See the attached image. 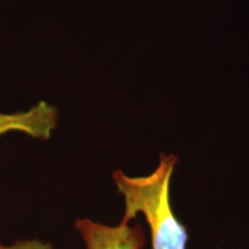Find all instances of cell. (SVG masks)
<instances>
[{"label": "cell", "mask_w": 249, "mask_h": 249, "mask_svg": "<svg viewBox=\"0 0 249 249\" xmlns=\"http://www.w3.org/2000/svg\"><path fill=\"white\" fill-rule=\"evenodd\" d=\"M178 157L160 155V162L151 175L128 177L123 171L113 174L118 192L124 196V213L121 223H130L142 213L151 231V249H186L187 232L173 213L170 183Z\"/></svg>", "instance_id": "6da1fadb"}, {"label": "cell", "mask_w": 249, "mask_h": 249, "mask_svg": "<svg viewBox=\"0 0 249 249\" xmlns=\"http://www.w3.org/2000/svg\"><path fill=\"white\" fill-rule=\"evenodd\" d=\"M0 249H54L50 243L39 239L18 240L11 245L0 244Z\"/></svg>", "instance_id": "277c9868"}, {"label": "cell", "mask_w": 249, "mask_h": 249, "mask_svg": "<svg viewBox=\"0 0 249 249\" xmlns=\"http://www.w3.org/2000/svg\"><path fill=\"white\" fill-rule=\"evenodd\" d=\"M74 226L86 249H142L145 246V232L141 224L120 223L110 226L89 219H77Z\"/></svg>", "instance_id": "7a4b0ae2"}, {"label": "cell", "mask_w": 249, "mask_h": 249, "mask_svg": "<svg viewBox=\"0 0 249 249\" xmlns=\"http://www.w3.org/2000/svg\"><path fill=\"white\" fill-rule=\"evenodd\" d=\"M58 123V112L46 102H39L28 111L5 114L0 112V136L18 131L28 136L48 141Z\"/></svg>", "instance_id": "3957f363"}]
</instances>
